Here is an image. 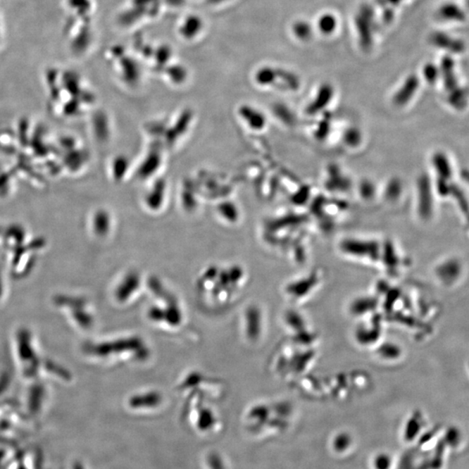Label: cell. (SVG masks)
<instances>
[{
    "instance_id": "cell-5",
    "label": "cell",
    "mask_w": 469,
    "mask_h": 469,
    "mask_svg": "<svg viewBox=\"0 0 469 469\" xmlns=\"http://www.w3.org/2000/svg\"><path fill=\"white\" fill-rule=\"evenodd\" d=\"M362 141V134L355 128L349 129L344 134V142L349 146L355 147Z\"/></svg>"
},
{
    "instance_id": "cell-1",
    "label": "cell",
    "mask_w": 469,
    "mask_h": 469,
    "mask_svg": "<svg viewBox=\"0 0 469 469\" xmlns=\"http://www.w3.org/2000/svg\"><path fill=\"white\" fill-rule=\"evenodd\" d=\"M333 90L330 85H325L320 89L315 99L307 108V113L315 115L325 109L332 99Z\"/></svg>"
},
{
    "instance_id": "cell-8",
    "label": "cell",
    "mask_w": 469,
    "mask_h": 469,
    "mask_svg": "<svg viewBox=\"0 0 469 469\" xmlns=\"http://www.w3.org/2000/svg\"><path fill=\"white\" fill-rule=\"evenodd\" d=\"M333 25H334V20L329 16L326 17L325 18H323L321 21V27L326 32H329L330 30H332L331 27H333Z\"/></svg>"
},
{
    "instance_id": "cell-4",
    "label": "cell",
    "mask_w": 469,
    "mask_h": 469,
    "mask_svg": "<svg viewBox=\"0 0 469 469\" xmlns=\"http://www.w3.org/2000/svg\"><path fill=\"white\" fill-rule=\"evenodd\" d=\"M415 87V82L413 80L406 82L405 87H401L394 96V103L396 104V106H404L405 103H407L414 93Z\"/></svg>"
},
{
    "instance_id": "cell-2",
    "label": "cell",
    "mask_w": 469,
    "mask_h": 469,
    "mask_svg": "<svg viewBox=\"0 0 469 469\" xmlns=\"http://www.w3.org/2000/svg\"><path fill=\"white\" fill-rule=\"evenodd\" d=\"M240 113L244 120L248 123L249 127L253 130H259L265 127L266 118L258 111L252 109V108L244 107L241 110Z\"/></svg>"
},
{
    "instance_id": "cell-6",
    "label": "cell",
    "mask_w": 469,
    "mask_h": 469,
    "mask_svg": "<svg viewBox=\"0 0 469 469\" xmlns=\"http://www.w3.org/2000/svg\"><path fill=\"white\" fill-rule=\"evenodd\" d=\"M375 187L372 182L364 181L360 185V194L364 199H370L375 194Z\"/></svg>"
},
{
    "instance_id": "cell-7",
    "label": "cell",
    "mask_w": 469,
    "mask_h": 469,
    "mask_svg": "<svg viewBox=\"0 0 469 469\" xmlns=\"http://www.w3.org/2000/svg\"><path fill=\"white\" fill-rule=\"evenodd\" d=\"M400 186L398 185V182L396 181L389 182L388 186L386 189V196L389 199H396V197L399 195Z\"/></svg>"
},
{
    "instance_id": "cell-9",
    "label": "cell",
    "mask_w": 469,
    "mask_h": 469,
    "mask_svg": "<svg viewBox=\"0 0 469 469\" xmlns=\"http://www.w3.org/2000/svg\"><path fill=\"white\" fill-rule=\"evenodd\" d=\"M2 37V26H1V20H0V41H1Z\"/></svg>"
},
{
    "instance_id": "cell-3",
    "label": "cell",
    "mask_w": 469,
    "mask_h": 469,
    "mask_svg": "<svg viewBox=\"0 0 469 469\" xmlns=\"http://www.w3.org/2000/svg\"><path fill=\"white\" fill-rule=\"evenodd\" d=\"M344 249L353 254H370L372 251L377 249V244L370 242L347 240L344 243Z\"/></svg>"
}]
</instances>
